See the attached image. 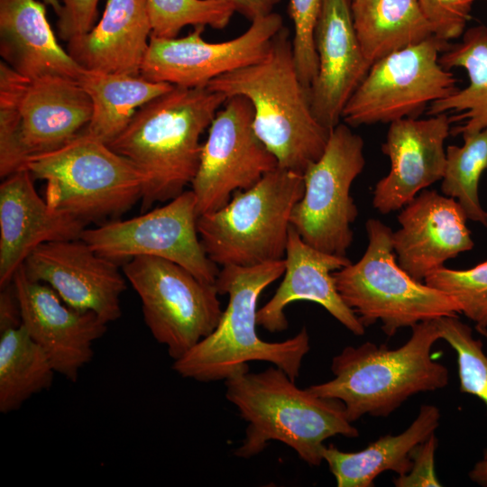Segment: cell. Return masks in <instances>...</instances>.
I'll return each mask as SVG.
<instances>
[{"label":"cell","mask_w":487,"mask_h":487,"mask_svg":"<svg viewBox=\"0 0 487 487\" xmlns=\"http://www.w3.org/2000/svg\"><path fill=\"white\" fill-rule=\"evenodd\" d=\"M226 99L207 87L174 86L139 108L108 143L143 174L142 210L172 200L191 184L200 162V137Z\"/></svg>","instance_id":"1"},{"label":"cell","mask_w":487,"mask_h":487,"mask_svg":"<svg viewBox=\"0 0 487 487\" xmlns=\"http://www.w3.org/2000/svg\"><path fill=\"white\" fill-rule=\"evenodd\" d=\"M225 385L226 400L247 422L245 437L234 452L238 457L255 456L274 440L317 466L324 461L327 438L359 436L340 400L297 387L295 381L275 365L261 372H250L249 365L242 367L225 380Z\"/></svg>","instance_id":"2"},{"label":"cell","mask_w":487,"mask_h":487,"mask_svg":"<svg viewBox=\"0 0 487 487\" xmlns=\"http://www.w3.org/2000/svg\"><path fill=\"white\" fill-rule=\"evenodd\" d=\"M284 271V259L250 267L223 266L215 286L219 295H228V305L214 331L175 360L172 369L183 378L210 382L225 380L249 362L262 361L295 381L310 350L307 328L280 342L264 341L256 330L258 299Z\"/></svg>","instance_id":"3"},{"label":"cell","mask_w":487,"mask_h":487,"mask_svg":"<svg viewBox=\"0 0 487 487\" xmlns=\"http://www.w3.org/2000/svg\"><path fill=\"white\" fill-rule=\"evenodd\" d=\"M207 87L246 97L253 107V129L275 156L278 167L303 174L323 154L330 130L313 115L309 91L294 62L289 32L284 26L260 61L223 74Z\"/></svg>","instance_id":"4"},{"label":"cell","mask_w":487,"mask_h":487,"mask_svg":"<svg viewBox=\"0 0 487 487\" xmlns=\"http://www.w3.org/2000/svg\"><path fill=\"white\" fill-rule=\"evenodd\" d=\"M411 329L408 341L396 349L372 342L345 347L332 359L334 378L308 389L340 400L353 423L364 415L388 417L413 395L445 388L448 370L432 356L434 344L441 339L436 319Z\"/></svg>","instance_id":"5"},{"label":"cell","mask_w":487,"mask_h":487,"mask_svg":"<svg viewBox=\"0 0 487 487\" xmlns=\"http://www.w3.org/2000/svg\"><path fill=\"white\" fill-rule=\"evenodd\" d=\"M24 169L46 181L51 207L86 225L127 212L142 200L145 183L130 160L83 131L58 149L28 157Z\"/></svg>","instance_id":"6"},{"label":"cell","mask_w":487,"mask_h":487,"mask_svg":"<svg viewBox=\"0 0 487 487\" xmlns=\"http://www.w3.org/2000/svg\"><path fill=\"white\" fill-rule=\"evenodd\" d=\"M305 190L303 174L277 167L235 191L222 208L198 217L203 249L216 265L250 267L283 260L290 216Z\"/></svg>","instance_id":"7"},{"label":"cell","mask_w":487,"mask_h":487,"mask_svg":"<svg viewBox=\"0 0 487 487\" xmlns=\"http://www.w3.org/2000/svg\"><path fill=\"white\" fill-rule=\"evenodd\" d=\"M89 96L72 78L29 79L0 62V176L24 169L28 157L75 138L92 115Z\"/></svg>","instance_id":"8"},{"label":"cell","mask_w":487,"mask_h":487,"mask_svg":"<svg viewBox=\"0 0 487 487\" xmlns=\"http://www.w3.org/2000/svg\"><path fill=\"white\" fill-rule=\"evenodd\" d=\"M365 229L363 255L333 272L339 295L364 327L380 321L383 332L392 336L402 327L461 314L450 296L418 281L400 266L389 226L369 219Z\"/></svg>","instance_id":"9"},{"label":"cell","mask_w":487,"mask_h":487,"mask_svg":"<svg viewBox=\"0 0 487 487\" xmlns=\"http://www.w3.org/2000/svg\"><path fill=\"white\" fill-rule=\"evenodd\" d=\"M123 272L140 298L145 325L173 361L216 327L223 310L214 283L154 256L126 261Z\"/></svg>","instance_id":"10"},{"label":"cell","mask_w":487,"mask_h":487,"mask_svg":"<svg viewBox=\"0 0 487 487\" xmlns=\"http://www.w3.org/2000/svg\"><path fill=\"white\" fill-rule=\"evenodd\" d=\"M450 45L433 35L373 63L345 105L343 122L357 127L418 118L432 103L452 95L457 79L439 63Z\"/></svg>","instance_id":"11"},{"label":"cell","mask_w":487,"mask_h":487,"mask_svg":"<svg viewBox=\"0 0 487 487\" xmlns=\"http://www.w3.org/2000/svg\"><path fill=\"white\" fill-rule=\"evenodd\" d=\"M363 140L339 123L321 157L303 173L305 190L290 216V225L308 245L346 256L358 209L350 190L365 165Z\"/></svg>","instance_id":"12"},{"label":"cell","mask_w":487,"mask_h":487,"mask_svg":"<svg viewBox=\"0 0 487 487\" xmlns=\"http://www.w3.org/2000/svg\"><path fill=\"white\" fill-rule=\"evenodd\" d=\"M198 217L195 195L185 190L141 216L86 228L81 239L97 254L115 262L137 256L163 258L186 268L200 280L215 284L219 270L203 249Z\"/></svg>","instance_id":"13"},{"label":"cell","mask_w":487,"mask_h":487,"mask_svg":"<svg viewBox=\"0 0 487 487\" xmlns=\"http://www.w3.org/2000/svg\"><path fill=\"white\" fill-rule=\"evenodd\" d=\"M253 107L243 96L226 99L208 127L191 182L198 216L225 207L237 190L254 186L278 167L253 129Z\"/></svg>","instance_id":"14"},{"label":"cell","mask_w":487,"mask_h":487,"mask_svg":"<svg viewBox=\"0 0 487 487\" xmlns=\"http://www.w3.org/2000/svg\"><path fill=\"white\" fill-rule=\"evenodd\" d=\"M282 27V17L271 13L252 21L241 35L222 42L204 41L202 25L194 26L181 38L151 35L140 76L177 87H207L223 74L262 60Z\"/></svg>","instance_id":"15"},{"label":"cell","mask_w":487,"mask_h":487,"mask_svg":"<svg viewBox=\"0 0 487 487\" xmlns=\"http://www.w3.org/2000/svg\"><path fill=\"white\" fill-rule=\"evenodd\" d=\"M23 268L29 278L50 286L73 308L94 312L106 324L122 316L124 272L118 262L100 256L81 238L39 245Z\"/></svg>","instance_id":"16"},{"label":"cell","mask_w":487,"mask_h":487,"mask_svg":"<svg viewBox=\"0 0 487 487\" xmlns=\"http://www.w3.org/2000/svg\"><path fill=\"white\" fill-rule=\"evenodd\" d=\"M14 285L23 326L49 357L56 373L77 381L94 356V344L107 325L91 311L66 304L47 284L32 280L23 264L15 272Z\"/></svg>","instance_id":"17"},{"label":"cell","mask_w":487,"mask_h":487,"mask_svg":"<svg viewBox=\"0 0 487 487\" xmlns=\"http://www.w3.org/2000/svg\"><path fill=\"white\" fill-rule=\"evenodd\" d=\"M448 114L402 118L390 124L381 152L391 161L389 173L373 189L372 205L381 214L404 207L428 186L443 179L445 141L451 133Z\"/></svg>","instance_id":"18"},{"label":"cell","mask_w":487,"mask_h":487,"mask_svg":"<svg viewBox=\"0 0 487 487\" xmlns=\"http://www.w3.org/2000/svg\"><path fill=\"white\" fill-rule=\"evenodd\" d=\"M351 6L352 0H322L314 32L318 69L309 98L314 116L330 131L340 123L345 105L371 68L355 32Z\"/></svg>","instance_id":"19"},{"label":"cell","mask_w":487,"mask_h":487,"mask_svg":"<svg viewBox=\"0 0 487 487\" xmlns=\"http://www.w3.org/2000/svg\"><path fill=\"white\" fill-rule=\"evenodd\" d=\"M460 204L436 190H422L398 216L400 228L392 234L400 266L418 281L444 266L474 243Z\"/></svg>","instance_id":"20"},{"label":"cell","mask_w":487,"mask_h":487,"mask_svg":"<svg viewBox=\"0 0 487 487\" xmlns=\"http://www.w3.org/2000/svg\"><path fill=\"white\" fill-rule=\"evenodd\" d=\"M23 169L0 185V287L13 281L17 270L39 245L81 238L87 225L51 207Z\"/></svg>","instance_id":"21"},{"label":"cell","mask_w":487,"mask_h":487,"mask_svg":"<svg viewBox=\"0 0 487 487\" xmlns=\"http://www.w3.org/2000/svg\"><path fill=\"white\" fill-rule=\"evenodd\" d=\"M284 278L272 298L257 311V324L271 333L282 332L289 323L288 305L307 300L322 306L356 335L365 327L339 295L333 272L350 264L346 256L321 252L306 244L290 225L284 257Z\"/></svg>","instance_id":"22"},{"label":"cell","mask_w":487,"mask_h":487,"mask_svg":"<svg viewBox=\"0 0 487 487\" xmlns=\"http://www.w3.org/2000/svg\"><path fill=\"white\" fill-rule=\"evenodd\" d=\"M151 35L147 0H107L98 23L67 49L84 69L140 76Z\"/></svg>","instance_id":"23"},{"label":"cell","mask_w":487,"mask_h":487,"mask_svg":"<svg viewBox=\"0 0 487 487\" xmlns=\"http://www.w3.org/2000/svg\"><path fill=\"white\" fill-rule=\"evenodd\" d=\"M37 0H0V53L8 66L35 79L64 77L78 80L81 68L58 43Z\"/></svg>","instance_id":"24"},{"label":"cell","mask_w":487,"mask_h":487,"mask_svg":"<svg viewBox=\"0 0 487 487\" xmlns=\"http://www.w3.org/2000/svg\"><path fill=\"white\" fill-rule=\"evenodd\" d=\"M436 406L422 405L415 420L399 435H385L358 452H343L335 446H325L323 460L328 464L338 487H373L374 480L385 471L398 476L410 470L414 449L439 426Z\"/></svg>","instance_id":"25"},{"label":"cell","mask_w":487,"mask_h":487,"mask_svg":"<svg viewBox=\"0 0 487 487\" xmlns=\"http://www.w3.org/2000/svg\"><path fill=\"white\" fill-rule=\"evenodd\" d=\"M440 65L448 70L464 69L468 85L452 95L435 101L427 108L428 115L455 113L453 122L463 124L451 128V134L475 133L487 128V26L479 24L466 29L461 41L451 43L439 56Z\"/></svg>","instance_id":"26"},{"label":"cell","mask_w":487,"mask_h":487,"mask_svg":"<svg viewBox=\"0 0 487 487\" xmlns=\"http://www.w3.org/2000/svg\"><path fill=\"white\" fill-rule=\"evenodd\" d=\"M92 102V115L83 132L110 143L139 108L170 91L173 85L130 76L84 69L78 80Z\"/></svg>","instance_id":"27"},{"label":"cell","mask_w":487,"mask_h":487,"mask_svg":"<svg viewBox=\"0 0 487 487\" xmlns=\"http://www.w3.org/2000/svg\"><path fill=\"white\" fill-rule=\"evenodd\" d=\"M351 8L357 38L371 66L434 35L418 0H352Z\"/></svg>","instance_id":"28"},{"label":"cell","mask_w":487,"mask_h":487,"mask_svg":"<svg viewBox=\"0 0 487 487\" xmlns=\"http://www.w3.org/2000/svg\"><path fill=\"white\" fill-rule=\"evenodd\" d=\"M55 370L41 347L20 327L0 333V412L19 409L51 388Z\"/></svg>","instance_id":"29"},{"label":"cell","mask_w":487,"mask_h":487,"mask_svg":"<svg viewBox=\"0 0 487 487\" xmlns=\"http://www.w3.org/2000/svg\"><path fill=\"white\" fill-rule=\"evenodd\" d=\"M462 146L448 145L441 190L455 198L467 219L487 227V211L480 203L478 187L481 176L487 170V128L462 134Z\"/></svg>","instance_id":"30"},{"label":"cell","mask_w":487,"mask_h":487,"mask_svg":"<svg viewBox=\"0 0 487 487\" xmlns=\"http://www.w3.org/2000/svg\"><path fill=\"white\" fill-rule=\"evenodd\" d=\"M152 35L176 38L187 25L225 28L235 13L221 0H147Z\"/></svg>","instance_id":"31"},{"label":"cell","mask_w":487,"mask_h":487,"mask_svg":"<svg viewBox=\"0 0 487 487\" xmlns=\"http://www.w3.org/2000/svg\"><path fill=\"white\" fill-rule=\"evenodd\" d=\"M436 323L441 339L456 353L460 391L476 396L487 407V355L482 341L458 317H439ZM482 459H487V446Z\"/></svg>","instance_id":"32"},{"label":"cell","mask_w":487,"mask_h":487,"mask_svg":"<svg viewBox=\"0 0 487 487\" xmlns=\"http://www.w3.org/2000/svg\"><path fill=\"white\" fill-rule=\"evenodd\" d=\"M424 281L450 296L477 331L487 329V261L467 270L443 266Z\"/></svg>","instance_id":"33"},{"label":"cell","mask_w":487,"mask_h":487,"mask_svg":"<svg viewBox=\"0 0 487 487\" xmlns=\"http://www.w3.org/2000/svg\"><path fill=\"white\" fill-rule=\"evenodd\" d=\"M321 5L322 0H289V12L294 26L291 39L294 62L302 85L308 90L318 69L314 32Z\"/></svg>","instance_id":"34"},{"label":"cell","mask_w":487,"mask_h":487,"mask_svg":"<svg viewBox=\"0 0 487 487\" xmlns=\"http://www.w3.org/2000/svg\"><path fill=\"white\" fill-rule=\"evenodd\" d=\"M476 0H418L438 39L450 41L462 37Z\"/></svg>","instance_id":"35"},{"label":"cell","mask_w":487,"mask_h":487,"mask_svg":"<svg viewBox=\"0 0 487 487\" xmlns=\"http://www.w3.org/2000/svg\"><path fill=\"white\" fill-rule=\"evenodd\" d=\"M61 8L58 15V34L69 41L87 33L94 26L99 0H59Z\"/></svg>","instance_id":"36"},{"label":"cell","mask_w":487,"mask_h":487,"mask_svg":"<svg viewBox=\"0 0 487 487\" xmlns=\"http://www.w3.org/2000/svg\"><path fill=\"white\" fill-rule=\"evenodd\" d=\"M437 439L435 434L419 444L412 452L411 467L409 473L398 476L394 481L397 487L442 486L435 473V451Z\"/></svg>","instance_id":"37"},{"label":"cell","mask_w":487,"mask_h":487,"mask_svg":"<svg viewBox=\"0 0 487 487\" xmlns=\"http://www.w3.org/2000/svg\"><path fill=\"white\" fill-rule=\"evenodd\" d=\"M23 325L20 303L13 281L1 288L0 333Z\"/></svg>","instance_id":"38"},{"label":"cell","mask_w":487,"mask_h":487,"mask_svg":"<svg viewBox=\"0 0 487 487\" xmlns=\"http://www.w3.org/2000/svg\"><path fill=\"white\" fill-rule=\"evenodd\" d=\"M231 5L234 11L251 22L273 13L280 0H221Z\"/></svg>","instance_id":"39"},{"label":"cell","mask_w":487,"mask_h":487,"mask_svg":"<svg viewBox=\"0 0 487 487\" xmlns=\"http://www.w3.org/2000/svg\"><path fill=\"white\" fill-rule=\"evenodd\" d=\"M487 339V329L478 331ZM469 478L476 484L487 487V459L477 462L469 472Z\"/></svg>","instance_id":"40"},{"label":"cell","mask_w":487,"mask_h":487,"mask_svg":"<svg viewBox=\"0 0 487 487\" xmlns=\"http://www.w3.org/2000/svg\"><path fill=\"white\" fill-rule=\"evenodd\" d=\"M43 3L47 5H50L52 7L56 14H58L60 11L61 5L59 0H42Z\"/></svg>","instance_id":"41"},{"label":"cell","mask_w":487,"mask_h":487,"mask_svg":"<svg viewBox=\"0 0 487 487\" xmlns=\"http://www.w3.org/2000/svg\"><path fill=\"white\" fill-rule=\"evenodd\" d=\"M477 1V0H476ZM481 1H484V2H487V0H481Z\"/></svg>","instance_id":"42"}]
</instances>
